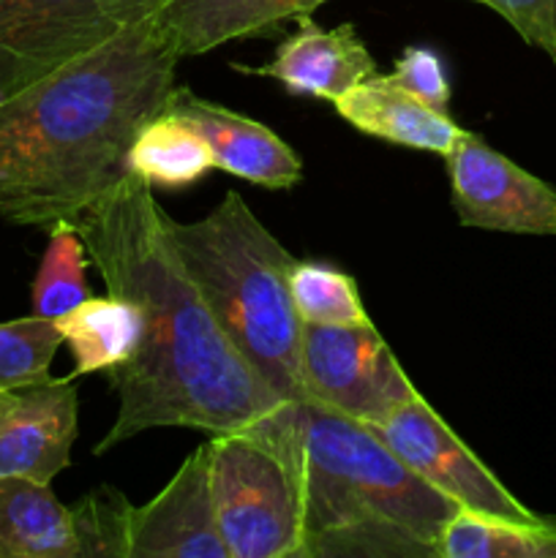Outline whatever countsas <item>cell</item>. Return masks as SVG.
Instances as JSON below:
<instances>
[{
  "mask_svg": "<svg viewBox=\"0 0 556 558\" xmlns=\"http://www.w3.org/2000/svg\"><path fill=\"white\" fill-rule=\"evenodd\" d=\"M76 229L109 294L134 303L145 319L134 357L109 371L120 409L96 456L153 428L256 430L287 450L300 407H289L229 341L174 251L153 185L125 172L76 218Z\"/></svg>",
  "mask_w": 556,
  "mask_h": 558,
  "instance_id": "obj_1",
  "label": "cell"
},
{
  "mask_svg": "<svg viewBox=\"0 0 556 558\" xmlns=\"http://www.w3.org/2000/svg\"><path fill=\"white\" fill-rule=\"evenodd\" d=\"M150 16L0 101V218L76 223L129 172L125 156L167 107L180 60Z\"/></svg>",
  "mask_w": 556,
  "mask_h": 558,
  "instance_id": "obj_2",
  "label": "cell"
},
{
  "mask_svg": "<svg viewBox=\"0 0 556 558\" xmlns=\"http://www.w3.org/2000/svg\"><path fill=\"white\" fill-rule=\"evenodd\" d=\"M303 501V558H439V534L461 507L420 480L371 425L298 409L281 452Z\"/></svg>",
  "mask_w": 556,
  "mask_h": 558,
  "instance_id": "obj_3",
  "label": "cell"
},
{
  "mask_svg": "<svg viewBox=\"0 0 556 558\" xmlns=\"http://www.w3.org/2000/svg\"><path fill=\"white\" fill-rule=\"evenodd\" d=\"M167 232L245 363L289 407H311L300 354L303 319L289 289L298 259L251 213L238 191H227L196 221L183 223L167 216Z\"/></svg>",
  "mask_w": 556,
  "mask_h": 558,
  "instance_id": "obj_4",
  "label": "cell"
},
{
  "mask_svg": "<svg viewBox=\"0 0 556 558\" xmlns=\"http://www.w3.org/2000/svg\"><path fill=\"white\" fill-rule=\"evenodd\" d=\"M207 477L229 558H303V501L281 452L256 430L207 441Z\"/></svg>",
  "mask_w": 556,
  "mask_h": 558,
  "instance_id": "obj_5",
  "label": "cell"
},
{
  "mask_svg": "<svg viewBox=\"0 0 556 558\" xmlns=\"http://www.w3.org/2000/svg\"><path fill=\"white\" fill-rule=\"evenodd\" d=\"M164 0H0V101L145 20Z\"/></svg>",
  "mask_w": 556,
  "mask_h": 558,
  "instance_id": "obj_6",
  "label": "cell"
},
{
  "mask_svg": "<svg viewBox=\"0 0 556 558\" xmlns=\"http://www.w3.org/2000/svg\"><path fill=\"white\" fill-rule=\"evenodd\" d=\"M311 407L365 425H379L418 398V387L371 322L305 325L300 338Z\"/></svg>",
  "mask_w": 556,
  "mask_h": 558,
  "instance_id": "obj_7",
  "label": "cell"
},
{
  "mask_svg": "<svg viewBox=\"0 0 556 558\" xmlns=\"http://www.w3.org/2000/svg\"><path fill=\"white\" fill-rule=\"evenodd\" d=\"M371 428L420 480L461 510L521 526H556L554 518L529 510L518 496H512L423 396L407 401L385 423Z\"/></svg>",
  "mask_w": 556,
  "mask_h": 558,
  "instance_id": "obj_8",
  "label": "cell"
},
{
  "mask_svg": "<svg viewBox=\"0 0 556 558\" xmlns=\"http://www.w3.org/2000/svg\"><path fill=\"white\" fill-rule=\"evenodd\" d=\"M461 227L507 234H556V189L463 131L445 156Z\"/></svg>",
  "mask_w": 556,
  "mask_h": 558,
  "instance_id": "obj_9",
  "label": "cell"
},
{
  "mask_svg": "<svg viewBox=\"0 0 556 558\" xmlns=\"http://www.w3.org/2000/svg\"><path fill=\"white\" fill-rule=\"evenodd\" d=\"M125 558H229L207 477V445L191 452L156 499L129 510Z\"/></svg>",
  "mask_w": 556,
  "mask_h": 558,
  "instance_id": "obj_10",
  "label": "cell"
},
{
  "mask_svg": "<svg viewBox=\"0 0 556 558\" xmlns=\"http://www.w3.org/2000/svg\"><path fill=\"white\" fill-rule=\"evenodd\" d=\"M74 376L14 392L0 414V477L52 485L71 463L80 430V390Z\"/></svg>",
  "mask_w": 556,
  "mask_h": 558,
  "instance_id": "obj_11",
  "label": "cell"
},
{
  "mask_svg": "<svg viewBox=\"0 0 556 558\" xmlns=\"http://www.w3.org/2000/svg\"><path fill=\"white\" fill-rule=\"evenodd\" d=\"M164 109L196 129L221 172L270 191L294 189L303 180V158L259 120L196 96L189 87H172Z\"/></svg>",
  "mask_w": 556,
  "mask_h": 558,
  "instance_id": "obj_12",
  "label": "cell"
},
{
  "mask_svg": "<svg viewBox=\"0 0 556 558\" xmlns=\"http://www.w3.org/2000/svg\"><path fill=\"white\" fill-rule=\"evenodd\" d=\"M298 31L276 49L270 63L245 69L256 76H270L281 82L292 96L325 98L336 101L338 96L376 74V63L368 47L358 36L354 25L322 27L311 14L298 16Z\"/></svg>",
  "mask_w": 556,
  "mask_h": 558,
  "instance_id": "obj_13",
  "label": "cell"
},
{
  "mask_svg": "<svg viewBox=\"0 0 556 558\" xmlns=\"http://www.w3.org/2000/svg\"><path fill=\"white\" fill-rule=\"evenodd\" d=\"M325 0H164L153 25L178 58H196L221 44L267 36L281 22L311 14Z\"/></svg>",
  "mask_w": 556,
  "mask_h": 558,
  "instance_id": "obj_14",
  "label": "cell"
},
{
  "mask_svg": "<svg viewBox=\"0 0 556 558\" xmlns=\"http://www.w3.org/2000/svg\"><path fill=\"white\" fill-rule=\"evenodd\" d=\"M333 104L352 129L412 150L439 153L442 158L463 136V129L450 114L436 112L390 82L387 74L365 76Z\"/></svg>",
  "mask_w": 556,
  "mask_h": 558,
  "instance_id": "obj_15",
  "label": "cell"
},
{
  "mask_svg": "<svg viewBox=\"0 0 556 558\" xmlns=\"http://www.w3.org/2000/svg\"><path fill=\"white\" fill-rule=\"evenodd\" d=\"M0 558H82L71 507L49 485L0 477Z\"/></svg>",
  "mask_w": 556,
  "mask_h": 558,
  "instance_id": "obj_16",
  "label": "cell"
},
{
  "mask_svg": "<svg viewBox=\"0 0 556 558\" xmlns=\"http://www.w3.org/2000/svg\"><path fill=\"white\" fill-rule=\"evenodd\" d=\"M63 343L71 349L74 371L69 376L96 374V371H112L134 357L142 341L145 319L142 311L118 294L107 298H87L69 314L55 319Z\"/></svg>",
  "mask_w": 556,
  "mask_h": 558,
  "instance_id": "obj_17",
  "label": "cell"
},
{
  "mask_svg": "<svg viewBox=\"0 0 556 558\" xmlns=\"http://www.w3.org/2000/svg\"><path fill=\"white\" fill-rule=\"evenodd\" d=\"M125 169L150 185L180 189L205 178L210 169H216V161L196 129L164 109L140 129L125 156Z\"/></svg>",
  "mask_w": 556,
  "mask_h": 558,
  "instance_id": "obj_18",
  "label": "cell"
},
{
  "mask_svg": "<svg viewBox=\"0 0 556 558\" xmlns=\"http://www.w3.org/2000/svg\"><path fill=\"white\" fill-rule=\"evenodd\" d=\"M439 558H556V526H521L458 510L439 534Z\"/></svg>",
  "mask_w": 556,
  "mask_h": 558,
  "instance_id": "obj_19",
  "label": "cell"
},
{
  "mask_svg": "<svg viewBox=\"0 0 556 558\" xmlns=\"http://www.w3.org/2000/svg\"><path fill=\"white\" fill-rule=\"evenodd\" d=\"M87 256L85 240L71 221H58L49 227V243L38 265L31 287L33 314L58 319L71 308L90 298L87 289Z\"/></svg>",
  "mask_w": 556,
  "mask_h": 558,
  "instance_id": "obj_20",
  "label": "cell"
},
{
  "mask_svg": "<svg viewBox=\"0 0 556 558\" xmlns=\"http://www.w3.org/2000/svg\"><path fill=\"white\" fill-rule=\"evenodd\" d=\"M292 303L305 325H365V311L360 289L352 276L325 262H294Z\"/></svg>",
  "mask_w": 556,
  "mask_h": 558,
  "instance_id": "obj_21",
  "label": "cell"
},
{
  "mask_svg": "<svg viewBox=\"0 0 556 558\" xmlns=\"http://www.w3.org/2000/svg\"><path fill=\"white\" fill-rule=\"evenodd\" d=\"M60 347L63 336L47 316L0 322V390L16 392L52 379L49 368Z\"/></svg>",
  "mask_w": 556,
  "mask_h": 558,
  "instance_id": "obj_22",
  "label": "cell"
},
{
  "mask_svg": "<svg viewBox=\"0 0 556 558\" xmlns=\"http://www.w3.org/2000/svg\"><path fill=\"white\" fill-rule=\"evenodd\" d=\"M129 510L131 505L125 501V496L109 485L90 490L85 499L71 507L82 558H125Z\"/></svg>",
  "mask_w": 556,
  "mask_h": 558,
  "instance_id": "obj_23",
  "label": "cell"
},
{
  "mask_svg": "<svg viewBox=\"0 0 556 558\" xmlns=\"http://www.w3.org/2000/svg\"><path fill=\"white\" fill-rule=\"evenodd\" d=\"M387 76L414 98L434 107L436 112L450 114V80L434 49L407 47Z\"/></svg>",
  "mask_w": 556,
  "mask_h": 558,
  "instance_id": "obj_24",
  "label": "cell"
},
{
  "mask_svg": "<svg viewBox=\"0 0 556 558\" xmlns=\"http://www.w3.org/2000/svg\"><path fill=\"white\" fill-rule=\"evenodd\" d=\"M505 16L512 31L556 63V0H480Z\"/></svg>",
  "mask_w": 556,
  "mask_h": 558,
  "instance_id": "obj_25",
  "label": "cell"
},
{
  "mask_svg": "<svg viewBox=\"0 0 556 558\" xmlns=\"http://www.w3.org/2000/svg\"><path fill=\"white\" fill-rule=\"evenodd\" d=\"M11 401H14V392H5V390H0V414H3L5 409L11 407Z\"/></svg>",
  "mask_w": 556,
  "mask_h": 558,
  "instance_id": "obj_26",
  "label": "cell"
}]
</instances>
